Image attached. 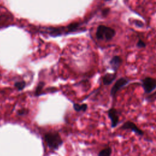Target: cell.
I'll return each instance as SVG.
<instances>
[{
	"label": "cell",
	"instance_id": "obj_1",
	"mask_svg": "<svg viewBox=\"0 0 156 156\" xmlns=\"http://www.w3.org/2000/svg\"><path fill=\"white\" fill-rule=\"evenodd\" d=\"M48 147L52 151L57 150L63 143V141L57 132H48L44 135Z\"/></svg>",
	"mask_w": 156,
	"mask_h": 156
},
{
	"label": "cell",
	"instance_id": "obj_5",
	"mask_svg": "<svg viewBox=\"0 0 156 156\" xmlns=\"http://www.w3.org/2000/svg\"><path fill=\"white\" fill-rule=\"evenodd\" d=\"M129 82V80L125 77H121L118 79L110 90V95L112 98H115L116 93L124 87H125Z\"/></svg>",
	"mask_w": 156,
	"mask_h": 156
},
{
	"label": "cell",
	"instance_id": "obj_11",
	"mask_svg": "<svg viewBox=\"0 0 156 156\" xmlns=\"http://www.w3.org/2000/svg\"><path fill=\"white\" fill-rule=\"evenodd\" d=\"M26 85V83L24 82H23V81H21V82H17L15 83V87L18 90H23L24 87Z\"/></svg>",
	"mask_w": 156,
	"mask_h": 156
},
{
	"label": "cell",
	"instance_id": "obj_6",
	"mask_svg": "<svg viewBox=\"0 0 156 156\" xmlns=\"http://www.w3.org/2000/svg\"><path fill=\"white\" fill-rule=\"evenodd\" d=\"M107 115L110 120L111 127L115 128L119 122V116L118 110L115 108L112 107L108 110Z\"/></svg>",
	"mask_w": 156,
	"mask_h": 156
},
{
	"label": "cell",
	"instance_id": "obj_13",
	"mask_svg": "<svg viewBox=\"0 0 156 156\" xmlns=\"http://www.w3.org/2000/svg\"><path fill=\"white\" fill-rule=\"evenodd\" d=\"M28 113V110L26 108H21V109H20L19 110H18L17 112V114L19 116H23V115H26L27 113Z\"/></svg>",
	"mask_w": 156,
	"mask_h": 156
},
{
	"label": "cell",
	"instance_id": "obj_12",
	"mask_svg": "<svg viewBox=\"0 0 156 156\" xmlns=\"http://www.w3.org/2000/svg\"><path fill=\"white\" fill-rule=\"evenodd\" d=\"M136 46L139 48H144L146 46V44L141 39H139L136 43Z\"/></svg>",
	"mask_w": 156,
	"mask_h": 156
},
{
	"label": "cell",
	"instance_id": "obj_16",
	"mask_svg": "<svg viewBox=\"0 0 156 156\" xmlns=\"http://www.w3.org/2000/svg\"><path fill=\"white\" fill-rule=\"evenodd\" d=\"M110 9L109 8H105L104 9L102 10V15L104 16H106L108 14V13L110 12Z\"/></svg>",
	"mask_w": 156,
	"mask_h": 156
},
{
	"label": "cell",
	"instance_id": "obj_14",
	"mask_svg": "<svg viewBox=\"0 0 156 156\" xmlns=\"http://www.w3.org/2000/svg\"><path fill=\"white\" fill-rule=\"evenodd\" d=\"M78 26V24L77 23H72L70 25H69L68 26V28L70 30H74L76 28H77Z\"/></svg>",
	"mask_w": 156,
	"mask_h": 156
},
{
	"label": "cell",
	"instance_id": "obj_15",
	"mask_svg": "<svg viewBox=\"0 0 156 156\" xmlns=\"http://www.w3.org/2000/svg\"><path fill=\"white\" fill-rule=\"evenodd\" d=\"M135 24L137 26V27H142L144 26V23L140 20H135L134 21Z\"/></svg>",
	"mask_w": 156,
	"mask_h": 156
},
{
	"label": "cell",
	"instance_id": "obj_17",
	"mask_svg": "<svg viewBox=\"0 0 156 156\" xmlns=\"http://www.w3.org/2000/svg\"><path fill=\"white\" fill-rule=\"evenodd\" d=\"M104 1H110V0H104Z\"/></svg>",
	"mask_w": 156,
	"mask_h": 156
},
{
	"label": "cell",
	"instance_id": "obj_10",
	"mask_svg": "<svg viewBox=\"0 0 156 156\" xmlns=\"http://www.w3.org/2000/svg\"><path fill=\"white\" fill-rule=\"evenodd\" d=\"M112 153V148L110 147H107L101 150L99 152L98 156H111Z\"/></svg>",
	"mask_w": 156,
	"mask_h": 156
},
{
	"label": "cell",
	"instance_id": "obj_9",
	"mask_svg": "<svg viewBox=\"0 0 156 156\" xmlns=\"http://www.w3.org/2000/svg\"><path fill=\"white\" fill-rule=\"evenodd\" d=\"M73 108L76 112H85L88 108V105L87 104H76L74 103L73 104Z\"/></svg>",
	"mask_w": 156,
	"mask_h": 156
},
{
	"label": "cell",
	"instance_id": "obj_2",
	"mask_svg": "<svg viewBox=\"0 0 156 156\" xmlns=\"http://www.w3.org/2000/svg\"><path fill=\"white\" fill-rule=\"evenodd\" d=\"M115 35L116 31L114 29L104 25H99L96 32V37L99 40H105L106 41H110Z\"/></svg>",
	"mask_w": 156,
	"mask_h": 156
},
{
	"label": "cell",
	"instance_id": "obj_3",
	"mask_svg": "<svg viewBox=\"0 0 156 156\" xmlns=\"http://www.w3.org/2000/svg\"><path fill=\"white\" fill-rule=\"evenodd\" d=\"M141 85L144 93L150 94L156 89V79L150 77H146L141 80Z\"/></svg>",
	"mask_w": 156,
	"mask_h": 156
},
{
	"label": "cell",
	"instance_id": "obj_4",
	"mask_svg": "<svg viewBox=\"0 0 156 156\" xmlns=\"http://www.w3.org/2000/svg\"><path fill=\"white\" fill-rule=\"evenodd\" d=\"M120 129L123 130H130L132 132H134L136 135L140 136H143L144 135V131L140 129L134 122L130 121H127L125 122H124L120 127Z\"/></svg>",
	"mask_w": 156,
	"mask_h": 156
},
{
	"label": "cell",
	"instance_id": "obj_8",
	"mask_svg": "<svg viewBox=\"0 0 156 156\" xmlns=\"http://www.w3.org/2000/svg\"><path fill=\"white\" fill-rule=\"evenodd\" d=\"M116 73H107L102 77V82L105 85H110L116 79Z\"/></svg>",
	"mask_w": 156,
	"mask_h": 156
},
{
	"label": "cell",
	"instance_id": "obj_7",
	"mask_svg": "<svg viewBox=\"0 0 156 156\" xmlns=\"http://www.w3.org/2000/svg\"><path fill=\"white\" fill-rule=\"evenodd\" d=\"M122 62V60L119 56L115 55L111 58L109 63L111 66L112 69L115 71V73H116V71L120 67Z\"/></svg>",
	"mask_w": 156,
	"mask_h": 156
}]
</instances>
